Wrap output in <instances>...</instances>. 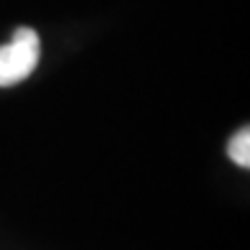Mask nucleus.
Masks as SVG:
<instances>
[{"label": "nucleus", "mask_w": 250, "mask_h": 250, "mask_svg": "<svg viewBox=\"0 0 250 250\" xmlns=\"http://www.w3.org/2000/svg\"><path fill=\"white\" fill-rule=\"evenodd\" d=\"M39 56H41L39 33L28 26L16 28L10 41L5 46H0V87H13L28 79L39 64Z\"/></svg>", "instance_id": "f257e3e1"}, {"label": "nucleus", "mask_w": 250, "mask_h": 250, "mask_svg": "<svg viewBox=\"0 0 250 250\" xmlns=\"http://www.w3.org/2000/svg\"><path fill=\"white\" fill-rule=\"evenodd\" d=\"M227 156L243 168L250 166V133H248V128H240L230 138V143H227Z\"/></svg>", "instance_id": "f03ea898"}]
</instances>
